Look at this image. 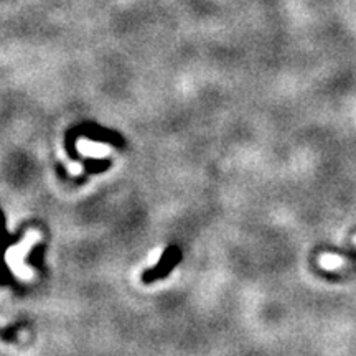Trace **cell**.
Listing matches in <instances>:
<instances>
[{"label": "cell", "mask_w": 356, "mask_h": 356, "mask_svg": "<svg viewBox=\"0 0 356 356\" xmlns=\"http://www.w3.org/2000/svg\"><path fill=\"white\" fill-rule=\"evenodd\" d=\"M37 241H38V234L37 233H32V234L29 236V238H26V236H25L24 243H20L19 246L12 248L10 252H8V256H7L8 264H10L12 269L15 270V273L19 274L20 277H25V275H32V273H30V270L25 267L24 259H25V256L29 254V251H30V248H32V244L37 243Z\"/></svg>", "instance_id": "cell-1"}, {"label": "cell", "mask_w": 356, "mask_h": 356, "mask_svg": "<svg viewBox=\"0 0 356 356\" xmlns=\"http://www.w3.org/2000/svg\"><path fill=\"white\" fill-rule=\"evenodd\" d=\"M78 149L81 150L84 155H89V157H104V155L109 154V147L104 144H99V142H89V140H79Z\"/></svg>", "instance_id": "cell-2"}, {"label": "cell", "mask_w": 356, "mask_h": 356, "mask_svg": "<svg viewBox=\"0 0 356 356\" xmlns=\"http://www.w3.org/2000/svg\"><path fill=\"white\" fill-rule=\"evenodd\" d=\"M160 254H162V251H160V249H155V251L152 252V256H150V264H154L155 261L160 259Z\"/></svg>", "instance_id": "cell-3"}]
</instances>
